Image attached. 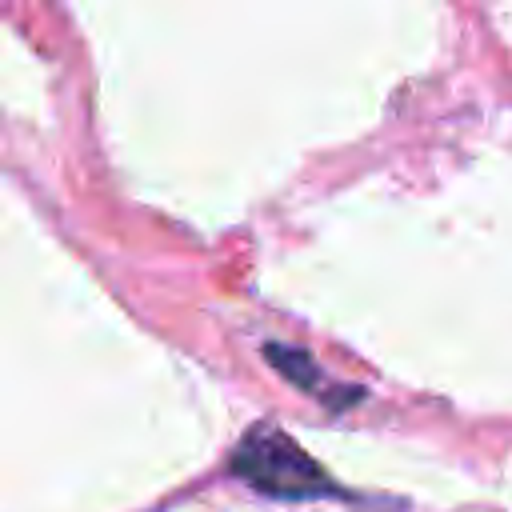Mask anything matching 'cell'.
Masks as SVG:
<instances>
[{
	"label": "cell",
	"instance_id": "1",
	"mask_svg": "<svg viewBox=\"0 0 512 512\" xmlns=\"http://www.w3.org/2000/svg\"><path fill=\"white\" fill-rule=\"evenodd\" d=\"M236 468H240L256 488L288 492V496L312 492L316 480H320L316 468L304 460V452H300L292 440L276 436L272 428H256V432L244 440V448H240V456H236Z\"/></svg>",
	"mask_w": 512,
	"mask_h": 512
}]
</instances>
